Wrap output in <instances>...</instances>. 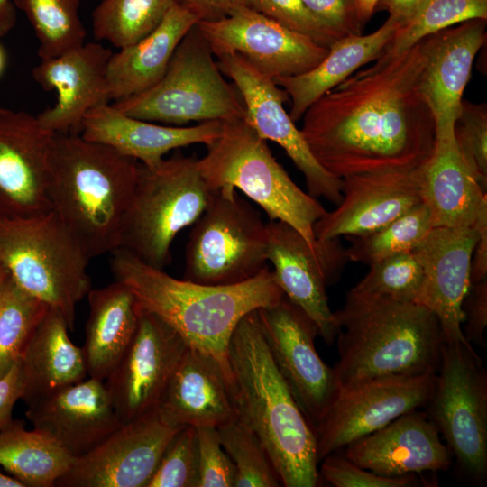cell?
Wrapping results in <instances>:
<instances>
[{"label": "cell", "instance_id": "cell-1", "mask_svg": "<svg viewBox=\"0 0 487 487\" xmlns=\"http://www.w3.org/2000/svg\"><path fill=\"white\" fill-rule=\"evenodd\" d=\"M424 64L420 41L403 51L386 47L316 100L300 130L317 162L339 179L422 164L436 141L422 93Z\"/></svg>", "mask_w": 487, "mask_h": 487}, {"label": "cell", "instance_id": "cell-2", "mask_svg": "<svg viewBox=\"0 0 487 487\" xmlns=\"http://www.w3.org/2000/svg\"><path fill=\"white\" fill-rule=\"evenodd\" d=\"M110 254L115 280L132 290L139 309L161 318L189 347L216 358L230 381L227 352L236 326L250 312L284 296L269 268L242 283L206 285L176 279L124 248Z\"/></svg>", "mask_w": 487, "mask_h": 487}, {"label": "cell", "instance_id": "cell-3", "mask_svg": "<svg viewBox=\"0 0 487 487\" xmlns=\"http://www.w3.org/2000/svg\"><path fill=\"white\" fill-rule=\"evenodd\" d=\"M227 359L237 415L263 445L282 486H317L315 431L274 363L257 310L236 326Z\"/></svg>", "mask_w": 487, "mask_h": 487}, {"label": "cell", "instance_id": "cell-4", "mask_svg": "<svg viewBox=\"0 0 487 487\" xmlns=\"http://www.w3.org/2000/svg\"><path fill=\"white\" fill-rule=\"evenodd\" d=\"M139 162L79 133H53L47 194L51 210L89 260L120 248Z\"/></svg>", "mask_w": 487, "mask_h": 487}, {"label": "cell", "instance_id": "cell-5", "mask_svg": "<svg viewBox=\"0 0 487 487\" xmlns=\"http://www.w3.org/2000/svg\"><path fill=\"white\" fill-rule=\"evenodd\" d=\"M340 389L389 377L436 373L444 335L436 315L416 302L347 293L333 312Z\"/></svg>", "mask_w": 487, "mask_h": 487}, {"label": "cell", "instance_id": "cell-6", "mask_svg": "<svg viewBox=\"0 0 487 487\" xmlns=\"http://www.w3.org/2000/svg\"><path fill=\"white\" fill-rule=\"evenodd\" d=\"M206 146L197 163L210 189L241 190L270 220L289 225L311 246L317 245L314 225L327 211L291 179L245 116L222 121L219 135Z\"/></svg>", "mask_w": 487, "mask_h": 487}, {"label": "cell", "instance_id": "cell-7", "mask_svg": "<svg viewBox=\"0 0 487 487\" xmlns=\"http://www.w3.org/2000/svg\"><path fill=\"white\" fill-rule=\"evenodd\" d=\"M89 261L52 210L0 217V266L23 290L60 311L70 330L78 304L92 289Z\"/></svg>", "mask_w": 487, "mask_h": 487}, {"label": "cell", "instance_id": "cell-8", "mask_svg": "<svg viewBox=\"0 0 487 487\" xmlns=\"http://www.w3.org/2000/svg\"><path fill=\"white\" fill-rule=\"evenodd\" d=\"M197 161L176 151L153 167L139 162L120 248L157 269L171 263L175 237L201 215L212 190Z\"/></svg>", "mask_w": 487, "mask_h": 487}, {"label": "cell", "instance_id": "cell-9", "mask_svg": "<svg viewBox=\"0 0 487 487\" xmlns=\"http://www.w3.org/2000/svg\"><path fill=\"white\" fill-rule=\"evenodd\" d=\"M213 57L196 24L177 46L157 84L111 106L136 119L176 126L244 117L246 111L238 90L225 79Z\"/></svg>", "mask_w": 487, "mask_h": 487}, {"label": "cell", "instance_id": "cell-10", "mask_svg": "<svg viewBox=\"0 0 487 487\" xmlns=\"http://www.w3.org/2000/svg\"><path fill=\"white\" fill-rule=\"evenodd\" d=\"M192 225L185 252L184 280L233 285L269 268L266 223L235 188L212 189L204 211Z\"/></svg>", "mask_w": 487, "mask_h": 487}, {"label": "cell", "instance_id": "cell-11", "mask_svg": "<svg viewBox=\"0 0 487 487\" xmlns=\"http://www.w3.org/2000/svg\"><path fill=\"white\" fill-rule=\"evenodd\" d=\"M462 475L487 480V372L471 344L445 341L436 384L427 405Z\"/></svg>", "mask_w": 487, "mask_h": 487}, {"label": "cell", "instance_id": "cell-12", "mask_svg": "<svg viewBox=\"0 0 487 487\" xmlns=\"http://www.w3.org/2000/svg\"><path fill=\"white\" fill-rule=\"evenodd\" d=\"M257 314L274 363L315 431L340 391L334 368L316 350L318 329L285 296Z\"/></svg>", "mask_w": 487, "mask_h": 487}, {"label": "cell", "instance_id": "cell-13", "mask_svg": "<svg viewBox=\"0 0 487 487\" xmlns=\"http://www.w3.org/2000/svg\"><path fill=\"white\" fill-rule=\"evenodd\" d=\"M267 258L284 296L316 324L318 335L333 345L337 330L328 305L326 287L339 280L349 262L340 238L318 241L311 246L289 225L266 223Z\"/></svg>", "mask_w": 487, "mask_h": 487}, {"label": "cell", "instance_id": "cell-14", "mask_svg": "<svg viewBox=\"0 0 487 487\" xmlns=\"http://www.w3.org/2000/svg\"><path fill=\"white\" fill-rule=\"evenodd\" d=\"M436 373L380 378L340 389L315 429L318 463L400 416L427 407Z\"/></svg>", "mask_w": 487, "mask_h": 487}, {"label": "cell", "instance_id": "cell-15", "mask_svg": "<svg viewBox=\"0 0 487 487\" xmlns=\"http://www.w3.org/2000/svg\"><path fill=\"white\" fill-rule=\"evenodd\" d=\"M188 347L179 333L161 318L140 310L130 344L104 381L122 423L157 410Z\"/></svg>", "mask_w": 487, "mask_h": 487}, {"label": "cell", "instance_id": "cell-16", "mask_svg": "<svg viewBox=\"0 0 487 487\" xmlns=\"http://www.w3.org/2000/svg\"><path fill=\"white\" fill-rule=\"evenodd\" d=\"M217 58L221 72L231 78L243 99L247 122L262 139L276 142L286 152L303 174L310 196L337 205L343 197V180L314 158L301 130L284 108L287 93L241 55L231 53Z\"/></svg>", "mask_w": 487, "mask_h": 487}, {"label": "cell", "instance_id": "cell-17", "mask_svg": "<svg viewBox=\"0 0 487 487\" xmlns=\"http://www.w3.org/2000/svg\"><path fill=\"white\" fill-rule=\"evenodd\" d=\"M198 28L214 56L237 53L271 78L297 76L316 67L328 48L263 14L241 7L229 16L198 22Z\"/></svg>", "mask_w": 487, "mask_h": 487}, {"label": "cell", "instance_id": "cell-18", "mask_svg": "<svg viewBox=\"0 0 487 487\" xmlns=\"http://www.w3.org/2000/svg\"><path fill=\"white\" fill-rule=\"evenodd\" d=\"M184 427L155 410L122 423L55 483L58 487H145L173 436Z\"/></svg>", "mask_w": 487, "mask_h": 487}, {"label": "cell", "instance_id": "cell-19", "mask_svg": "<svg viewBox=\"0 0 487 487\" xmlns=\"http://www.w3.org/2000/svg\"><path fill=\"white\" fill-rule=\"evenodd\" d=\"M481 230L436 226L413 249L423 271L416 303L436 315L445 341L470 344L463 333V302L471 286L472 257Z\"/></svg>", "mask_w": 487, "mask_h": 487}, {"label": "cell", "instance_id": "cell-20", "mask_svg": "<svg viewBox=\"0 0 487 487\" xmlns=\"http://www.w3.org/2000/svg\"><path fill=\"white\" fill-rule=\"evenodd\" d=\"M52 134L36 116L0 107V217L51 210L47 179Z\"/></svg>", "mask_w": 487, "mask_h": 487}, {"label": "cell", "instance_id": "cell-21", "mask_svg": "<svg viewBox=\"0 0 487 487\" xmlns=\"http://www.w3.org/2000/svg\"><path fill=\"white\" fill-rule=\"evenodd\" d=\"M112 51L88 42L63 55L42 59L32 69L45 90H56V104L36 115L51 133H79L86 115L110 101L106 70Z\"/></svg>", "mask_w": 487, "mask_h": 487}, {"label": "cell", "instance_id": "cell-22", "mask_svg": "<svg viewBox=\"0 0 487 487\" xmlns=\"http://www.w3.org/2000/svg\"><path fill=\"white\" fill-rule=\"evenodd\" d=\"M26 404L25 416L33 428L52 438L74 458L93 449L122 424L104 381L93 377Z\"/></svg>", "mask_w": 487, "mask_h": 487}, {"label": "cell", "instance_id": "cell-23", "mask_svg": "<svg viewBox=\"0 0 487 487\" xmlns=\"http://www.w3.org/2000/svg\"><path fill=\"white\" fill-rule=\"evenodd\" d=\"M342 200L314 225L317 240L372 233L421 203L414 169L350 175Z\"/></svg>", "mask_w": 487, "mask_h": 487}, {"label": "cell", "instance_id": "cell-24", "mask_svg": "<svg viewBox=\"0 0 487 487\" xmlns=\"http://www.w3.org/2000/svg\"><path fill=\"white\" fill-rule=\"evenodd\" d=\"M486 21L469 20L420 41L422 93L435 119L436 137L454 134L473 60L486 41Z\"/></svg>", "mask_w": 487, "mask_h": 487}, {"label": "cell", "instance_id": "cell-25", "mask_svg": "<svg viewBox=\"0 0 487 487\" xmlns=\"http://www.w3.org/2000/svg\"><path fill=\"white\" fill-rule=\"evenodd\" d=\"M343 453L355 464L390 477L446 471L452 454L428 416L415 409L348 444Z\"/></svg>", "mask_w": 487, "mask_h": 487}, {"label": "cell", "instance_id": "cell-26", "mask_svg": "<svg viewBox=\"0 0 487 487\" xmlns=\"http://www.w3.org/2000/svg\"><path fill=\"white\" fill-rule=\"evenodd\" d=\"M421 202L433 227L487 226V191L459 152L455 133L436 137L430 156L414 169Z\"/></svg>", "mask_w": 487, "mask_h": 487}, {"label": "cell", "instance_id": "cell-27", "mask_svg": "<svg viewBox=\"0 0 487 487\" xmlns=\"http://www.w3.org/2000/svg\"><path fill=\"white\" fill-rule=\"evenodd\" d=\"M161 417L178 427H214L236 415L230 380L212 355L188 347L157 409Z\"/></svg>", "mask_w": 487, "mask_h": 487}, {"label": "cell", "instance_id": "cell-28", "mask_svg": "<svg viewBox=\"0 0 487 487\" xmlns=\"http://www.w3.org/2000/svg\"><path fill=\"white\" fill-rule=\"evenodd\" d=\"M222 121L203 122L195 126H168L126 115L106 104L90 110L84 117L81 136L109 145L141 164L153 167L171 150L210 143L220 133Z\"/></svg>", "mask_w": 487, "mask_h": 487}, {"label": "cell", "instance_id": "cell-29", "mask_svg": "<svg viewBox=\"0 0 487 487\" xmlns=\"http://www.w3.org/2000/svg\"><path fill=\"white\" fill-rule=\"evenodd\" d=\"M401 23L389 16L385 23L369 34L348 35L335 40L326 57L312 69L273 81L291 100L290 118L297 122L306 110L324 94L381 56Z\"/></svg>", "mask_w": 487, "mask_h": 487}, {"label": "cell", "instance_id": "cell-30", "mask_svg": "<svg viewBox=\"0 0 487 487\" xmlns=\"http://www.w3.org/2000/svg\"><path fill=\"white\" fill-rule=\"evenodd\" d=\"M198 23L194 14L176 4L154 31L112 53L106 70L110 100L141 94L157 84L177 46Z\"/></svg>", "mask_w": 487, "mask_h": 487}, {"label": "cell", "instance_id": "cell-31", "mask_svg": "<svg viewBox=\"0 0 487 487\" xmlns=\"http://www.w3.org/2000/svg\"><path fill=\"white\" fill-rule=\"evenodd\" d=\"M69 330L64 316L49 308L19 359L25 403L87 378L82 347L71 342Z\"/></svg>", "mask_w": 487, "mask_h": 487}, {"label": "cell", "instance_id": "cell-32", "mask_svg": "<svg viewBox=\"0 0 487 487\" xmlns=\"http://www.w3.org/2000/svg\"><path fill=\"white\" fill-rule=\"evenodd\" d=\"M87 298L89 313L82 350L87 376L105 381L130 344L140 310L132 290L118 280L91 289Z\"/></svg>", "mask_w": 487, "mask_h": 487}, {"label": "cell", "instance_id": "cell-33", "mask_svg": "<svg viewBox=\"0 0 487 487\" xmlns=\"http://www.w3.org/2000/svg\"><path fill=\"white\" fill-rule=\"evenodd\" d=\"M74 457L52 438L13 420L0 430V466L24 487H53Z\"/></svg>", "mask_w": 487, "mask_h": 487}, {"label": "cell", "instance_id": "cell-34", "mask_svg": "<svg viewBox=\"0 0 487 487\" xmlns=\"http://www.w3.org/2000/svg\"><path fill=\"white\" fill-rule=\"evenodd\" d=\"M176 4L177 0H102L92 13L94 36L122 49L154 31Z\"/></svg>", "mask_w": 487, "mask_h": 487}, {"label": "cell", "instance_id": "cell-35", "mask_svg": "<svg viewBox=\"0 0 487 487\" xmlns=\"http://www.w3.org/2000/svg\"><path fill=\"white\" fill-rule=\"evenodd\" d=\"M23 11L39 41L42 59L63 55L85 43L87 31L78 8L80 0H13Z\"/></svg>", "mask_w": 487, "mask_h": 487}, {"label": "cell", "instance_id": "cell-36", "mask_svg": "<svg viewBox=\"0 0 487 487\" xmlns=\"http://www.w3.org/2000/svg\"><path fill=\"white\" fill-rule=\"evenodd\" d=\"M433 228L428 208L421 202L381 228L346 237L348 260L368 266L393 254L413 250Z\"/></svg>", "mask_w": 487, "mask_h": 487}, {"label": "cell", "instance_id": "cell-37", "mask_svg": "<svg viewBox=\"0 0 487 487\" xmlns=\"http://www.w3.org/2000/svg\"><path fill=\"white\" fill-rule=\"evenodd\" d=\"M49 308L7 274L0 288V378L20 359Z\"/></svg>", "mask_w": 487, "mask_h": 487}, {"label": "cell", "instance_id": "cell-38", "mask_svg": "<svg viewBox=\"0 0 487 487\" xmlns=\"http://www.w3.org/2000/svg\"><path fill=\"white\" fill-rule=\"evenodd\" d=\"M216 428L235 468L234 487L282 486L263 445L238 415Z\"/></svg>", "mask_w": 487, "mask_h": 487}, {"label": "cell", "instance_id": "cell-39", "mask_svg": "<svg viewBox=\"0 0 487 487\" xmlns=\"http://www.w3.org/2000/svg\"><path fill=\"white\" fill-rule=\"evenodd\" d=\"M366 275L348 294L416 302L423 271L413 250L389 256L369 266Z\"/></svg>", "mask_w": 487, "mask_h": 487}, {"label": "cell", "instance_id": "cell-40", "mask_svg": "<svg viewBox=\"0 0 487 487\" xmlns=\"http://www.w3.org/2000/svg\"><path fill=\"white\" fill-rule=\"evenodd\" d=\"M473 19L487 20V0H427L387 48L406 51L432 33Z\"/></svg>", "mask_w": 487, "mask_h": 487}, {"label": "cell", "instance_id": "cell-41", "mask_svg": "<svg viewBox=\"0 0 487 487\" xmlns=\"http://www.w3.org/2000/svg\"><path fill=\"white\" fill-rule=\"evenodd\" d=\"M198 482L197 432L187 426L170 439L145 487H198Z\"/></svg>", "mask_w": 487, "mask_h": 487}, {"label": "cell", "instance_id": "cell-42", "mask_svg": "<svg viewBox=\"0 0 487 487\" xmlns=\"http://www.w3.org/2000/svg\"><path fill=\"white\" fill-rule=\"evenodd\" d=\"M455 139L463 158L487 191V106L462 101L455 123Z\"/></svg>", "mask_w": 487, "mask_h": 487}, {"label": "cell", "instance_id": "cell-43", "mask_svg": "<svg viewBox=\"0 0 487 487\" xmlns=\"http://www.w3.org/2000/svg\"><path fill=\"white\" fill-rule=\"evenodd\" d=\"M319 464L320 479L335 487H413L427 483L418 474L397 477L377 474L355 464L339 451L325 456Z\"/></svg>", "mask_w": 487, "mask_h": 487}, {"label": "cell", "instance_id": "cell-44", "mask_svg": "<svg viewBox=\"0 0 487 487\" xmlns=\"http://www.w3.org/2000/svg\"><path fill=\"white\" fill-rule=\"evenodd\" d=\"M245 5L325 47L337 40L312 15L302 0H246Z\"/></svg>", "mask_w": 487, "mask_h": 487}, {"label": "cell", "instance_id": "cell-45", "mask_svg": "<svg viewBox=\"0 0 487 487\" xmlns=\"http://www.w3.org/2000/svg\"><path fill=\"white\" fill-rule=\"evenodd\" d=\"M198 487H234L235 468L214 427H198Z\"/></svg>", "mask_w": 487, "mask_h": 487}, {"label": "cell", "instance_id": "cell-46", "mask_svg": "<svg viewBox=\"0 0 487 487\" xmlns=\"http://www.w3.org/2000/svg\"><path fill=\"white\" fill-rule=\"evenodd\" d=\"M307 9L335 39L361 34L355 0H302Z\"/></svg>", "mask_w": 487, "mask_h": 487}, {"label": "cell", "instance_id": "cell-47", "mask_svg": "<svg viewBox=\"0 0 487 487\" xmlns=\"http://www.w3.org/2000/svg\"><path fill=\"white\" fill-rule=\"evenodd\" d=\"M464 326L463 333L471 344L485 346L487 326V279L471 284L463 302Z\"/></svg>", "mask_w": 487, "mask_h": 487}, {"label": "cell", "instance_id": "cell-48", "mask_svg": "<svg viewBox=\"0 0 487 487\" xmlns=\"http://www.w3.org/2000/svg\"><path fill=\"white\" fill-rule=\"evenodd\" d=\"M23 397V382L19 360L0 378V430L13 419L14 407Z\"/></svg>", "mask_w": 487, "mask_h": 487}, {"label": "cell", "instance_id": "cell-49", "mask_svg": "<svg viewBox=\"0 0 487 487\" xmlns=\"http://www.w3.org/2000/svg\"><path fill=\"white\" fill-rule=\"evenodd\" d=\"M246 0H177V4L194 14L198 22H213L229 16L246 6Z\"/></svg>", "mask_w": 487, "mask_h": 487}, {"label": "cell", "instance_id": "cell-50", "mask_svg": "<svg viewBox=\"0 0 487 487\" xmlns=\"http://www.w3.org/2000/svg\"><path fill=\"white\" fill-rule=\"evenodd\" d=\"M427 0H379L376 9H385L389 16L406 25L423 7ZM401 26V27H402Z\"/></svg>", "mask_w": 487, "mask_h": 487}, {"label": "cell", "instance_id": "cell-51", "mask_svg": "<svg viewBox=\"0 0 487 487\" xmlns=\"http://www.w3.org/2000/svg\"><path fill=\"white\" fill-rule=\"evenodd\" d=\"M487 279V227L480 232L471 263V284Z\"/></svg>", "mask_w": 487, "mask_h": 487}, {"label": "cell", "instance_id": "cell-52", "mask_svg": "<svg viewBox=\"0 0 487 487\" xmlns=\"http://www.w3.org/2000/svg\"><path fill=\"white\" fill-rule=\"evenodd\" d=\"M360 22L364 25L376 10L379 0H355Z\"/></svg>", "mask_w": 487, "mask_h": 487}, {"label": "cell", "instance_id": "cell-53", "mask_svg": "<svg viewBox=\"0 0 487 487\" xmlns=\"http://www.w3.org/2000/svg\"><path fill=\"white\" fill-rule=\"evenodd\" d=\"M0 487H24L19 481L11 475L0 472Z\"/></svg>", "mask_w": 487, "mask_h": 487}, {"label": "cell", "instance_id": "cell-54", "mask_svg": "<svg viewBox=\"0 0 487 487\" xmlns=\"http://www.w3.org/2000/svg\"><path fill=\"white\" fill-rule=\"evenodd\" d=\"M6 64V56L3 47L0 44V77L2 76Z\"/></svg>", "mask_w": 487, "mask_h": 487}, {"label": "cell", "instance_id": "cell-55", "mask_svg": "<svg viewBox=\"0 0 487 487\" xmlns=\"http://www.w3.org/2000/svg\"><path fill=\"white\" fill-rule=\"evenodd\" d=\"M12 5H14V4L10 0H0V11L6 9Z\"/></svg>", "mask_w": 487, "mask_h": 487}, {"label": "cell", "instance_id": "cell-56", "mask_svg": "<svg viewBox=\"0 0 487 487\" xmlns=\"http://www.w3.org/2000/svg\"><path fill=\"white\" fill-rule=\"evenodd\" d=\"M7 274H8L7 271L3 267L0 266V288H1V286H2V284L4 282V280H5V277L7 276Z\"/></svg>", "mask_w": 487, "mask_h": 487}]
</instances>
